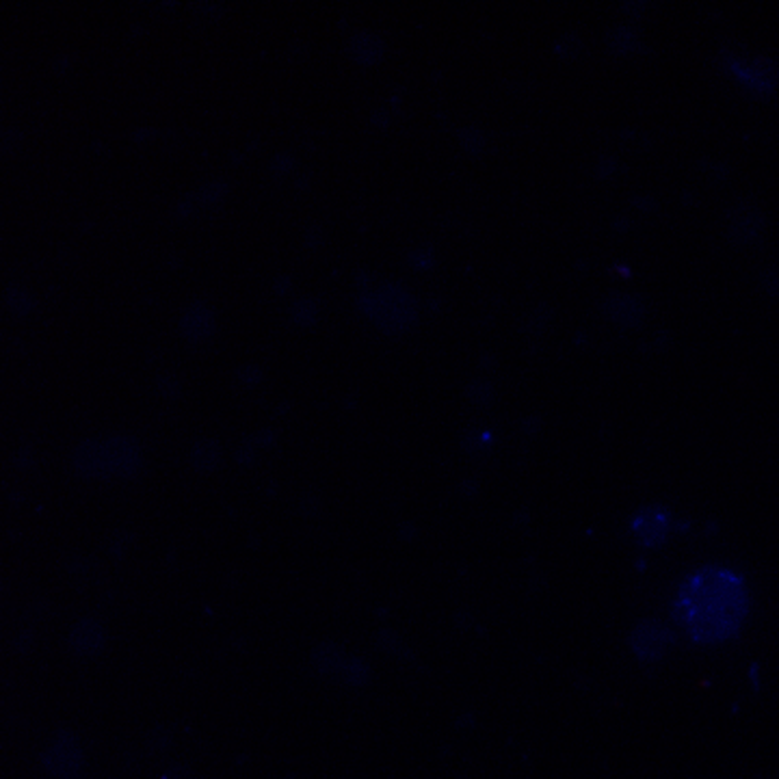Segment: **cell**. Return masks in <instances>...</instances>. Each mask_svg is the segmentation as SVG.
Returning <instances> with one entry per match:
<instances>
[{"instance_id": "1", "label": "cell", "mask_w": 779, "mask_h": 779, "mask_svg": "<svg viewBox=\"0 0 779 779\" xmlns=\"http://www.w3.org/2000/svg\"><path fill=\"white\" fill-rule=\"evenodd\" d=\"M750 610L745 583L732 569L704 568L682 583L674 613L697 643H721L738 633Z\"/></svg>"}, {"instance_id": "2", "label": "cell", "mask_w": 779, "mask_h": 779, "mask_svg": "<svg viewBox=\"0 0 779 779\" xmlns=\"http://www.w3.org/2000/svg\"><path fill=\"white\" fill-rule=\"evenodd\" d=\"M633 531L643 546H660L669 531V516L663 509H648L634 518Z\"/></svg>"}, {"instance_id": "3", "label": "cell", "mask_w": 779, "mask_h": 779, "mask_svg": "<svg viewBox=\"0 0 779 779\" xmlns=\"http://www.w3.org/2000/svg\"><path fill=\"white\" fill-rule=\"evenodd\" d=\"M667 641H669V636L659 626H641L634 633V650L636 654L645 656V659H659L667 648Z\"/></svg>"}]
</instances>
